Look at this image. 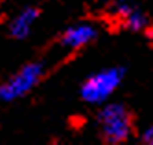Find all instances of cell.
<instances>
[{"instance_id":"obj_1","label":"cell","mask_w":153,"mask_h":145,"mask_svg":"<svg viewBox=\"0 0 153 145\" xmlns=\"http://www.w3.org/2000/svg\"><path fill=\"white\" fill-rule=\"evenodd\" d=\"M124 75H126L124 68L113 66V68H105L102 72L92 74L91 77H87L79 90L83 101L91 103V105L105 103L113 96V92L120 86V83L124 81Z\"/></svg>"},{"instance_id":"obj_2","label":"cell","mask_w":153,"mask_h":145,"mask_svg":"<svg viewBox=\"0 0 153 145\" xmlns=\"http://www.w3.org/2000/svg\"><path fill=\"white\" fill-rule=\"evenodd\" d=\"M98 119H100V127H102V136L107 143H124L131 136L133 118L124 105L120 103L105 105Z\"/></svg>"},{"instance_id":"obj_3","label":"cell","mask_w":153,"mask_h":145,"mask_svg":"<svg viewBox=\"0 0 153 145\" xmlns=\"http://www.w3.org/2000/svg\"><path fill=\"white\" fill-rule=\"evenodd\" d=\"M42 74H45V64L42 63L24 64L17 74H13L7 81L0 85V101L9 103V101L24 97L37 86Z\"/></svg>"},{"instance_id":"obj_4","label":"cell","mask_w":153,"mask_h":145,"mask_svg":"<svg viewBox=\"0 0 153 145\" xmlns=\"http://www.w3.org/2000/svg\"><path fill=\"white\" fill-rule=\"evenodd\" d=\"M111 11L131 31H142V29H146L148 24H149L148 15L138 6H135L131 0H113Z\"/></svg>"},{"instance_id":"obj_5","label":"cell","mask_w":153,"mask_h":145,"mask_svg":"<svg viewBox=\"0 0 153 145\" xmlns=\"http://www.w3.org/2000/svg\"><path fill=\"white\" fill-rule=\"evenodd\" d=\"M98 35V29L89 24V22H81V24H74L63 31V35L59 39L61 46L67 50H79L87 46L89 42H92Z\"/></svg>"},{"instance_id":"obj_6","label":"cell","mask_w":153,"mask_h":145,"mask_svg":"<svg viewBox=\"0 0 153 145\" xmlns=\"http://www.w3.org/2000/svg\"><path fill=\"white\" fill-rule=\"evenodd\" d=\"M39 18V9L37 7H26L11 20L9 24V33H11L13 39H26L31 29H33L35 20Z\"/></svg>"},{"instance_id":"obj_7","label":"cell","mask_w":153,"mask_h":145,"mask_svg":"<svg viewBox=\"0 0 153 145\" xmlns=\"http://www.w3.org/2000/svg\"><path fill=\"white\" fill-rule=\"evenodd\" d=\"M142 141L148 143V145H153V123L144 130V134H142Z\"/></svg>"},{"instance_id":"obj_8","label":"cell","mask_w":153,"mask_h":145,"mask_svg":"<svg viewBox=\"0 0 153 145\" xmlns=\"http://www.w3.org/2000/svg\"><path fill=\"white\" fill-rule=\"evenodd\" d=\"M148 40H149V42L153 44V28H151V29L148 31Z\"/></svg>"}]
</instances>
